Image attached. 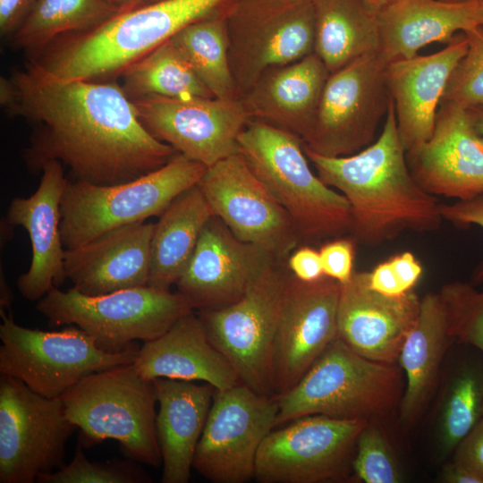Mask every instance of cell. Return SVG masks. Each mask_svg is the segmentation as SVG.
Wrapping results in <instances>:
<instances>
[{"instance_id":"cell-33","label":"cell","mask_w":483,"mask_h":483,"mask_svg":"<svg viewBox=\"0 0 483 483\" xmlns=\"http://www.w3.org/2000/svg\"><path fill=\"white\" fill-rule=\"evenodd\" d=\"M119 75L121 87L131 101L152 97H215L171 39L130 64Z\"/></svg>"},{"instance_id":"cell-44","label":"cell","mask_w":483,"mask_h":483,"mask_svg":"<svg viewBox=\"0 0 483 483\" xmlns=\"http://www.w3.org/2000/svg\"><path fill=\"white\" fill-rule=\"evenodd\" d=\"M36 0H0L1 35H13L24 21Z\"/></svg>"},{"instance_id":"cell-1","label":"cell","mask_w":483,"mask_h":483,"mask_svg":"<svg viewBox=\"0 0 483 483\" xmlns=\"http://www.w3.org/2000/svg\"><path fill=\"white\" fill-rule=\"evenodd\" d=\"M11 79L17 97L8 111L34 125L23 152L32 171L56 160L75 180L114 185L157 170L178 153L146 130L117 83L61 79L33 61Z\"/></svg>"},{"instance_id":"cell-21","label":"cell","mask_w":483,"mask_h":483,"mask_svg":"<svg viewBox=\"0 0 483 483\" xmlns=\"http://www.w3.org/2000/svg\"><path fill=\"white\" fill-rule=\"evenodd\" d=\"M369 272L353 273L341 284L338 338L360 355L395 363L419 316L420 299L414 290L387 296L369 285Z\"/></svg>"},{"instance_id":"cell-25","label":"cell","mask_w":483,"mask_h":483,"mask_svg":"<svg viewBox=\"0 0 483 483\" xmlns=\"http://www.w3.org/2000/svg\"><path fill=\"white\" fill-rule=\"evenodd\" d=\"M145 378L203 381L223 390L241 383L225 356L212 343L195 310L180 318L159 337L146 341L133 362Z\"/></svg>"},{"instance_id":"cell-6","label":"cell","mask_w":483,"mask_h":483,"mask_svg":"<svg viewBox=\"0 0 483 483\" xmlns=\"http://www.w3.org/2000/svg\"><path fill=\"white\" fill-rule=\"evenodd\" d=\"M60 398L83 446L114 439L130 460L156 468L162 464L155 386L133 363L88 375Z\"/></svg>"},{"instance_id":"cell-9","label":"cell","mask_w":483,"mask_h":483,"mask_svg":"<svg viewBox=\"0 0 483 483\" xmlns=\"http://www.w3.org/2000/svg\"><path fill=\"white\" fill-rule=\"evenodd\" d=\"M0 374L13 377L47 398L60 397L84 377L132 364L140 348L120 352L100 350L94 339L74 325L42 331L18 325L0 309Z\"/></svg>"},{"instance_id":"cell-54","label":"cell","mask_w":483,"mask_h":483,"mask_svg":"<svg viewBox=\"0 0 483 483\" xmlns=\"http://www.w3.org/2000/svg\"><path fill=\"white\" fill-rule=\"evenodd\" d=\"M480 22L481 26H483V0L480 3Z\"/></svg>"},{"instance_id":"cell-38","label":"cell","mask_w":483,"mask_h":483,"mask_svg":"<svg viewBox=\"0 0 483 483\" xmlns=\"http://www.w3.org/2000/svg\"><path fill=\"white\" fill-rule=\"evenodd\" d=\"M464 33L468 48L448 80L442 102L470 109L483 106V26Z\"/></svg>"},{"instance_id":"cell-22","label":"cell","mask_w":483,"mask_h":483,"mask_svg":"<svg viewBox=\"0 0 483 483\" xmlns=\"http://www.w3.org/2000/svg\"><path fill=\"white\" fill-rule=\"evenodd\" d=\"M39 185L28 198H14L5 219L23 227L30 237L32 257L27 272L16 282L21 296L38 301L66 279L64 251L60 233V204L68 179L63 165L52 160L44 165Z\"/></svg>"},{"instance_id":"cell-8","label":"cell","mask_w":483,"mask_h":483,"mask_svg":"<svg viewBox=\"0 0 483 483\" xmlns=\"http://www.w3.org/2000/svg\"><path fill=\"white\" fill-rule=\"evenodd\" d=\"M37 310L52 326L74 325L102 351L116 353L134 341L154 340L180 318L194 310L180 292L148 285L88 296L74 288L54 287L38 301Z\"/></svg>"},{"instance_id":"cell-5","label":"cell","mask_w":483,"mask_h":483,"mask_svg":"<svg viewBox=\"0 0 483 483\" xmlns=\"http://www.w3.org/2000/svg\"><path fill=\"white\" fill-rule=\"evenodd\" d=\"M402 371L395 363L360 355L336 338L291 389L274 396L276 427L308 415L377 420L400 404Z\"/></svg>"},{"instance_id":"cell-29","label":"cell","mask_w":483,"mask_h":483,"mask_svg":"<svg viewBox=\"0 0 483 483\" xmlns=\"http://www.w3.org/2000/svg\"><path fill=\"white\" fill-rule=\"evenodd\" d=\"M452 343L447 309L438 292L420 299L416 323L407 335L398 361L406 377L399 404L400 421L412 426L425 410L435 390L440 368Z\"/></svg>"},{"instance_id":"cell-4","label":"cell","mask_w":483,"mask_h":483,"mask_svg":"<svg viewBox=\"0 0 483 483\" xmlns=\"http://www.w3.org/2000/svg\"><path fill=\"white\" fill-rule=\"evenodd\" d=\"M238 144L250 168L288 213L301 245L350 235L348 200L312 172L300 137L250 119Z\"/></svg>"},{"instance_id":"cell-41","label":"cell","mask_w":483,"mask_h":483,"mask_svg":"<svg viewBox=\"0 0 483 483\" xmlns=\"http://www.w3.org/2000/svg\"><path fill=\"white\" fill-rule=\"evenodd\" d=\"M440 213L444 220L457 228L477 225L483 229V194L453 203H440ZM470 283L473 285L483 283V262L474 269Z\"/></svg>"},{"instance_id":"cell-53","label":"cell","mask_w":483,"mask_h":483,"mask_svg":"<svg viewBox=\"0 0 483 483\" xmlns=\"http://www.w3.org/2000/svg\"><path fill=\"white\" fill-rule=\"evenodd\" d=\"M157 1H159V0H140L139 1V4H138V6H140V5H143V4H150V3H154V2H157ZM137 6V7H138ZM136 8V7H135Z\"/></svg>"},{"instance_id":"cell-11","label":"cell","mask_w":483,"mask_h":483,"mask_svg":"<svg viewBox=\"0 0 483 483\" xmlns=\"http://www.w3.org/2000/svg\"><path fill=\"white\" fill-rule=\"evenodd\" d=\"M290 275L286 260L269 266L235 302L198 310L208 338L225 356L241 383L274 396L272 352Z\"/></svg>"},{"instance_id":"cell-32","label":"cell","mask_w":483,"mask_h":483,"mask_svg":"<svg viewBox=\"0 0 483 483\" xmlns=\"http://www.w3.org/2000/svg\"><path fill=\"white\" fill-rule=\"evenodd\" d=\"M457 344L437 407L436 451L441 460L453 453L483 417V352L468 343Z\"/></svg>"},{"instance_id":"cell-56","label":"cell","mask_w":483,"mask_h":483,"mask_svg":"<svg viewBox=\"0 0 483 483\" xmlns=\"http://www.w3.org/2000/svg\"><path fill=\"white\" fill-rule=\"evenodd\" d=\"M482 413H483V411H482Z\"/></svg>"},{"instance_id":"cell-40","label":"cell","mask_w":483,"mask_h":483,"mask_svg":"<svg viewBox=\"0 0 483 483\" xmlns=\"http://www.w3.org/2000/svg\"><path fill=\"white\" fill-rule=\"evenodd\" d=\"M357 242L351 235L326 241L319 246V254L324 275L340 284L352 278Z\"/></svg>"},{"instance_id":"cell-36","label":"cell","mask_w":483,"mask_h":483,"mask_svg":"<svg viewBox=\"0 0 483 483\" xmlns=\"http://www.w3.org/2000/svg\"><path fill=\"white\" fill-rule=\"evenodd\" d=\"M39 483H149L151 478L131 461L90 462L79 441L72 460L55 471L41 473Z\"/></svg>"},{"instance_id":"cell-27","label":"cell","mask_w":483,"mask_h":483,"mask_svg":"<svg viewBox=\"0 0 483 483\" xmlns=\"http://www.w3.org/2000/svg\"><path fill=\"white\" fill-rule=\"evenodd\" d=\"M481 0H394L378 11L380 53L387 62L411 58L426 46L450 42L480 22Z\"/></svg>"},{"instance_id":"cell-50","label":"cell","mask_w":483,"mask_h":483,"mask_svg":"<svg viewBox=\"0 0 483 483\" xmlns=\"http://www.w3.org/2000/svg\"><path fill=\"white\" fill-rule=\"evenodd\" d=\"M477 131V133L483 143V106L467 109Z\"/></svg>"},{"instance_id":"cell-17","label":"cell","mask_w":483,"mask_h":483,"mask_svg":"<svg viewBox=\"0 0 483 483\" xmlns=\"http://www.w3.org/2000/svg\"><path fill=\"white\" fill-rule=\"evenodd\" d=\"M340 290L326 275L304 282L290 272L272 352L274 396L291 389L338 338Z\"/></svg>"},{"instance_id":"cell-39","label":"cell","mask_w":483,"mask_h":483,"mask_svg":"<svg viewBox=\"0 0 483 483\" xmlns=\"http://www.w3.org/2000/svg\"><path fill=\"white\" fill-rule=\"evenodd\" d=\"M352 467L365 483L401 482L398 464L377 420L369 421L360 431Z\"/></svg>"},{"instance_id":"cell-42","label":"cell","mask_w":483,"mask_h":483,"mask_svg":"<svg viewBox=\"0 0 483 483\" xmlns=\"http://www.w3.org/2000/svg\"><path fill=\"white\" fill-rule=\"evenodd\" d=\"M453 461L483 480V417L458 444Z\"/></svg>"},{"instance_id":"cell-51","label":"cell","mask_w":483,"mask_h":483,"mask_svg":"<svg viewBox=\"0 0 483 483\" xmlns=\"http://www.w3.org/2000/svg\"><path fill=\"white\" fill-rule=\"evenodd\" d=\"M112 6L115 7L120 13L133 9L138 6L140 0H106Z\"/></svg>"},{"instance_id":"cell-14","label":"cell","mask_w":483,"mask_h":483,"mask_svg":"<svg viewBox=\"0 0 483 483\" xmlns=\"http://www.w3.org/2000/svg\"><path fill=\"white\" fill-rule=\"evenodd\" d=\"M274 396L240 383L216 389L192 467L214 483H245L254 479L259 447L276 428Z\"/></svg>"},{"instance_id":"cell-18","label":"cell","mask_w":483,"mask_h":483,"mask_svg":"<svg viewBox=\"0 0 483 483\" xmlns=\"http://www.w3.org/2000/svg\"><path fill=\"white\" fill-rule=\"evenodd\" d=\"M131 102L153 137L207 167L240 152L238 136L250 120L241 98L152 97Z\"/></svg>"},{"instance_id":"cell-26","label":"cell","mask_w":483,"mask_h":483,"mask_svg":"<svg viewBox=\"0 0 483 483\" xmlns=\"http://www.w3.org/2000/svg\"><path fill=\"white\" fill-rule=\"evenodd\" d=\"M329 75L321 59L312 53L269 68L240 98L250 119L302 139L311 126Z\"/></svg>"},{"instance_id":"cell-30","label":"cell","mask_w":483,"mask_h":483,"mask_svg":"<svg viewBox=\"0 0 483 483\" xmlns=\"http://www.w3.org/2000/svg\"><path fill=\"white\" fill-rule=\"evenodd\" d=\"M198 184L178 195L154 225L148 285L170 291L186 270L201 231L213 216Z\"/></svg>"},{"instance_id":"cell-43","label":"cell","mask_w":483,"mask_h":483,"mask_svg":"<svg viewBox=\"0 0 483 483\" xmlns=\"http://www.w3.org/2000/svg\"><path fill=\"white\" fill-rule=\"evenodd\" d=\"M287 267L298 279L314 282L324 275L319 251L311 245H300L288 256Z\"/></svg>"},{"instance_id":"cell-7","label":"cell","mask_w":483,"mask_h":483,"mask_svg":"<svg viewBox=\"0 0 483 483\" xmlns=\"http://www.w3.org/2000/svg\"><path fill=\"white\" fill-rule=\"evenodd\" d=\"M207 168L176 153L160 168L119 184L68 180L60 204L64 248H76L110 230L159 216L178 195L198 184Z\"/></svg>"},{"instance_id":"cell-23","label":"cell","mask_w":483,"mask_h":483,"mask_svg":"<svg viewBox=\"0 0 483 483\" xmlns=\"http://www.w3.org/2000/svg\"><path fill=\"white\" fill-rule=\"evenodd\" d=\"M467 48L466 35L460 32L431 55L387 63L386 81L406 152L431 136L448 80Z\"/></svg>"},{"instance_id":"cell-3","label":"cell","mask_w":483,"mask_h":483,"mask_svg":"<svg viewBox=\"0 0 483 483\" xmlns=\"http://www.w3.org/2000/svg\"><path fill=\"white\" fill-rule=\"evenodd\" d=\"M233 0H159L118 13L89 30L55 39L31 60L64 80H103L184 27L224 14Z\"/></svg>"},{"instance_id":"cell-45","label":"cell","mask_w":483,"mask_h":483,"mask_svg":"<svg viewBox=\"0 0 483 483\" xmlns=\"http://www.w3.org/2000/svg\"><path fill=\"white\" fill-rule=\"evenodd\" d=\"M369 287L387 296H400L407 292L402 288L389 260L377 264L372 271H369Z\"/></svg>"},{"instance_id":"cell-46","label":"cell","mask_w":483,"mask_h":483,"mask_svg":"<svg viewBox=\"0 0 483 483\" xmlns=\"http://www.w3.org/2000/svg\"><path fill=\"white\" fill-rule=\"evenodd\" d=\"M405 292L413 290L422 275V266L410 251H404L388 259Z\"/></svg>"},{"instance_id":"cell-34","label":"cell","mask_w":483,"mask_h":483,"mask_svg":"<svg viewBox=\"0 0 483 483\" xmlns=\"http://www.w3.org/2000/svg\"><path fill=\"white\" fill-rule=\"evenodd\" d=\"M118 13L106 0H36L13 43L37 54L58 38L96 28Z\"/></svg>"},{"instance_id":"cell-16","label":"cell","mask_w":483,"mask_h":483,"mask_svg":"<svg viewBox=\"0 0 483 483\" xmlns=\"http://www.w3.org/2000/svg\"><path fill=\"white\" fill-rule=\"evenodd\" d=\"M198 186L213 214L241 241L280 260L301 245L288 213L240 152L208 167Z\"/></svg>"},{"instance_id":"cell-19","label":"cell","mask_w":483,"mask_h":483,"mask_svg":"<svg viewBox=\"0 0 483 483\" xmlns=\"http://www.w3.org/2000/svg\"><path fill=\"white\" fill-rule=\"evenodd\" d=\"M280 259L237 238L213 215L204 225L177 292L194 310L215 309L240 300L252 283Z\"/></svg>"},{"instance_id":"cell-24","label":"cell","mask_w":483,"mask_h":483,"mask_svg":"<svg viewBox=\"0 0 483 483\" xmlns=\"http://www.w3.org/2000/svg\"><path fill=\"white\" fill-rule=\"evenodd\" d=\"M155 223L123 225L64 251L66 278L80 293L98 296L148 285Z\"/></svg>"},{"instance_id":"cell-12","label":"cell","mask_w":483,"mask_h":483,"mask_svg":"<svg viewBox=\"0 0 483 483\" xmlns=\"http://www.w3.org/2000/svg\"><path fill=\"white\" fill-rule=\"evenodd\" d=\"M387 61L379 52L364 55L330 73L304 148L325 157L355 154L375 140L391 97Z\"/></svg>"},{"instance_id":"cell-31","label":"cell","mask_w":483,"mask_h":483,"mask_svg":"<svg viewBox=\"0 0 483 483\" xmlns=\"http://www.w3.org/2000/svg\"><path fill=\"white\" fill-rule=\"evenodd\" d=\"M316 20L314 53L329 73L380 51L378 11L364 0H311Z\"/></svg>"},{"instance_id":"cell-47","label":"cell","mask_w":483,"mask_h":483,"mask_svg":"<svg viewBox=\"0 0 483 483\" xmlns=\"http://www.w3.org/2000/svg\"><path fill=\"white\" fill-rule=\"evenodd\" d=\"M441 479L445 483H483V480L455 462L444 466Z\"/></svg>"},{"instance_id":"cell-35","label":"cell","mask_w":483,"mask_h":483,"mask_svg":"<svg viewBox=\"0 0 483 483\" xmlns=\"http://www.w3.org/2000/svg\"><path fill=\"white\" fill-rule=\"evenodd\" d=\"M170 39L215 97L240 98L229 61L225 13L195 21Z\"/></svg>"},{"instance_id":"cell-10","label":"cell","mask_w":483,"mask_h":483,"mask_svg":"<svg viewBox=\"0 0 483 483\" xmlns=\"http://www.w3.org/2000/svg\"><path fill=\"white\" fill-rule=\"evenodd\" d=\"M225 19L229 61L240 97L269 68L314 53L311 0H233Z\"/></svg>"},{"instance_id":"cell-37","label":"cell","mask_w":483,"mask_h":483,"mask_svg":"<svg viewBox=\"0 0 483 483\" xmlns=\"http://www.w3.org/2000/svg\"><path fill=\"white\" fill-rule=\"evenodd\" d=\"M439 293L455 343L470 344L483 352V287L478 291L471 283L456 281L443 285Z\"/></svg>"},{"instance_id":"cell-48","label":"cell","mask_w":483,"mask_h":483,"mask_svg":"<svg viewBox=\"0 0 483 483\" xmlns=\"http://www.w3.org/2000/svg\"><path fill=\"white\" fill-rule=\"evenodd\" d=\"M17 97L15 86L11 78H0V103L7 111L14 105Z\"/></svg>"},{"instance_id":"cell-2","label":"cell","mask_w":483,"mask_h":483,"mask_svg":"<svg viewBox=\"0 0 483 483\" xmlns=\"http://www.w3.org/2000/svg\"><path fill=\"white\" fill-rule=\"evenodd\" d=\"M304 151L322 182L348 200L350 235L357 243L376 247L407 231L430 233L441 227L440 203L409 169L392 99L379 136L360 151L345 157Z\"/></svg>"},{"instance_id":"cell-13","label":"cell","mask_w":483,"mask_h":483,"mask_svg":"<svg viewBox=\"0 0 483 483\" xmlns=\"http://www.w3.org/2000/svg\"><path fill=\"white\" fill-rule=\"evenodd\" d=\"M75 428L60 397H45L1 374L0 482L33 483L39 474L64 466Z\"/></svg>"},{"instance_id":"cell-55","label":"cell","mask_w":483,"mask_h":483,"mask_svg":"<svg viewBox=\"0 0 483 483\" xmlns=\"http://www.w3.org/2000/svg\"><path fill=\"white\" fill-rule=\"evenodd\" d=\"M446 2H463V1H469V0H442Z\"/></svg>"},{"instance_id":"cell-20","label":"cell","mask_w":483,"mask_h":483,"mask_svg":"<svg viewBox=\"0 0 483 483\" xmlns=\"http://www.w3.org/2000/svg\"><path fill=\"white\" fill-rule=\"evenodd\" d=\"M406 159L418 184L435 197L483 194V143L466 108L442 102L431 136L407 151Z\"/></svg>"},{"instance_id":"cell-52","label":"cell","mask_w":483,"mask_h":483,"mask_svg":"<svg viewBox=\"0 0 483 483\" xmlns=\"http://www.w3.org/2000/svg\"><path fill=\"white\" fill-rule=\"evenodd\" d=\"M370 6H372L377 11H379L383 7L386 6L394 0H364Z\"/></svg>"},{"instance_id":"cell-49","label":"cell","mask_w":483,"mask_h":483,"mask_svg":"<svg viewBox=\"0 0 483 483\" xmlns=\"http://www.w3.org/2000/svg\"><path fill=\"white\" fill-rule=\"evenodd\" d=\"M0 286H1L0 309L5 310V311L8 310V312L12 313V301H13V298L11 297L12 293L6 283L4 273L3 275L2 268H1Z\"/></svg>"},{"instance_id":"cell-28","label":"cell","mask_w":483,"mask_h":483,"mask_svg":"<svg viewBox=\"0 0 483 483\" xmlns=\"http://www.w3.org/2000/svg\"><path fill=\"white\" fill-rule=\"evenodd\" d=\"M156 418L162 455V483H187L216 388L210 384L158 377Z\"/></svg>"},{"instance_id":"cell-15","label":"cell","mask_w":483,"mask_h":483,"mask_svg":"<svg viewBox=\"0 0 483 483\" xmlns=\"http://www.w3.org/2000/svg\"><path fill=\"white\" fill-rule=\"evenodd\" d=\"M369 420L303 416L273 429L255 464L259 483H318L343 479L358 436Z\"/></svg>"}]
</instances>
